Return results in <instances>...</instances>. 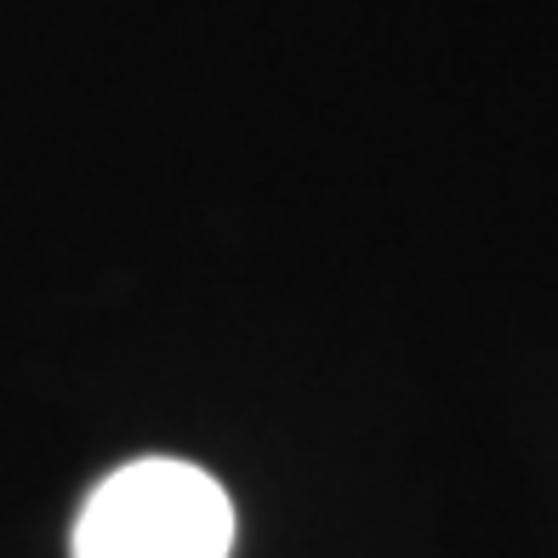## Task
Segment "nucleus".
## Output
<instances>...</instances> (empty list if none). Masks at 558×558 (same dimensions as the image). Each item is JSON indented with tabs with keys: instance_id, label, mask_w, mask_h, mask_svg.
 Returning a JSON list of instances; mask_svg holds the SVG:
<instances>
[{
	"instance_id": "1",
	"label": "nucleus",
	"mask_w": 558,
	"mask_h": 558,
	"mask_svg": "<svg viewBox=\"0 0 558 558\" xmlns=\"http://www.w3.org/2000/svg\"><path fill=\"white\" fill-rule=\"evenodd\" d=\"M234 501L206 468L148 456L109 473L74 519V558H228Z\"/></svg>"
}]
</instances>
